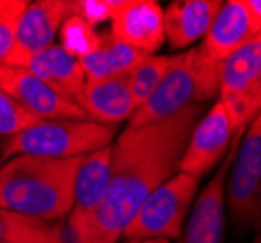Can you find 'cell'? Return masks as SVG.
I'll use <instances>...</instances> for the list:
<instances>
[{"instance_id": "cell-1", "label": "cell", "mask_w": 261, "mask_h": 243, "mask_svg": "<svg viewBox=\"0 0 261 243\" xmlns=\"http://www.w3.org/2000/svg\"><path fill=\"white\" fill-rule=\"evenodd\" d=\"M207 109V103H195L166 121L127 127L115 138L109 193L80 243H117L123 237L142 202L179 173L187 142Z\"/></svg>"}, {"instance_id": "cell-2", "label": "cell", "mask_w": 261, "mask_h": 243, "mask_svg": "<svg viewBox=\"0 0 261 243\" xmlns=\"http://www.w3.org/2000/svg\"><path fill=\"white\" fill-rule=\"evenodd\" d=\"M82 158L16 156L0 166V208L47 222H65L74 204Z\"/></svg>"}, {"instance_id": "cell-3", "label": "cell", "mask_w": 261, "mask_h": 243, "mask_svg": "<svg viewBox=\"0 0 261 243\" xmlns=\"http://www.w3.org/2000/svg\"><path fill=\"white\" fill-rule=\"evenodd\" d=\"M115 136V125L74 119L39 121L22 133L4 138L0 146V162H6L16 156H35L53 160L80 158L113 146Z\"/></svg>"}, {"instance_id": "cell-4", "label": "cell", "mask_w": 261, "mask_h": 243, "mask_svg": "<svg viewBox=\"0 0 261 243\" xmlns=\"http://www.w3.org/2000/svg\"><path fill=\"white\" fill-rule=\"evenodd\" d=\"M259 29L244 0L222 2L215 22L203 41L193 47L195 53L197 103L218 100L220 68L244 43H248Z\"/></svg>"}, {"instance_id": "cell-5", "label": "cell", "mask_w": 261, "mask_h": 243, "mask_svg": "<svg viewBox=\"0 0 261 243\" xmlns=\"http://www.w3.org/2000/svg\"><path fill=\"white\" fill-rule=\"evenodd\" d=\"M199 183L195 175L175 173L142 202L123 237L177 241L199 195Z\"/></svg>"}, {"instance_id": "cell-6", "label": "cell", "mask_w": 261, "mask_h": 243, "mask_svg": "<svg viewBox=\"0 0 261 243\" xmlns=\"http://www.w3.org/2000/svg\"><path fill=\"white\" fill-rule=\"evenodd\" d=\"M232 129H246L261 113V34L244 43L220 68L218 100Z\"/></svg>"}, {"instance_id": "cell-7", "label": "cell", "mask_w": 261, "mask_h": 243, "mask_svg": "<svg viewBox=\"0 0 261 243\" xmlns=\"http://www.w3.org/2000/svg\"><path fill=\"white\" fill-rule=\"evenodd\" d=\"M226 204L236 226L261 230V113L248 125L230 166Z\"/></svg>"}, {"instance_id": "cell-8", "label": "cell", "mask_w": 261, "mask_h": 243, "mask_svg": "<svg viewBox=\"0 0 261 243\" xmlns=\"http://www.w3.org/2000/svg\"><path fill=\"white\" fill-rule=\"evenodd\" d=\"M197 103V78H195V53L193 49L175 53L170 58V67L160 86L150 100L141 105L130 117L129 127H146L166 121L184 109Z\"/></svg>"}, {"instance_id": "cell-9", "label": "cell", "mask_w": 261, "mask_h": 243, "mask_svg": "<svg viewBox=\"0 0 261 243\" xmlns=\"http://www.w3.org/2000/svg\"><path fill=\"white\" fill-rule=\"evenodd\" d=\"M248 129V127H246ZM246 129H240L234 134L228 154L220 162L217 171L208 183L197 195L191 214L185 222V228L179 239L174 243H222L224 239V200H226V177L234 156L238 152L242 136Z\"/></svg>"}, {"instance_id": "cell-10", "label": "cell", "mask_w": 261, "mask_h": 243, "mask_svg": "<svg viewBox=\"0 0 261 243\" xmlns=\"http://www.w3.org/2000/svg\"><path fill=\"white\" fill-rule=\"evenodd\" d=\"M72 16L68 0H35L28 2L16 27L14 45L6 67L25 68L37 53L55 45L61 25Z\"/></svg>"}, {"instance_id": "cell-11", "label": "cell", "mask_w": 261, "mask_h": 243, "mask_svg": "<svg viewBox=\"0 0 261 243\" xmlns=\"http://www.w3.org/2000/svg\"><path fill=\"white\" fill-rule=\"evenodd\" d=\"M111 146L82 158L74 185V204L66 222L70 243H80L88 228L92 226L98 210L106 202L111 183Z\"/></svg>"}, {"instance_id": "cell-12", "label": "cell", "mask_w": 261, "mask_h": 243, "mask_svg": "<svg viewBox=\"0 0 261 243\" xmlns=\"http://www.w3.org/2000/svg\"><path fill=\"white\" fill-rule=\"evenodd\" d=\"M234 134L236 131L232 129L224 105L215 101L193 129L179 164V171L201 179L211 169L218 167L224 156L228 154Z\"/></svg>"}, {"instance_id": "cell-13", "label": "cell", "mask_w": 261, "mask_h": 243, "mask_svg": "<svg viewBox=\"0 0 261 243\" xmlns=\"http://www.w3.org/2000/svg\"><path fill=\"white\" fill-rule=\"evenodd\" d=\"M0 88L12 96L23 109H28L32 115L43 121H53V119L90 121L86 113L76 103L59 96L53 88H49L43 80H39L28 68L0 65Z\"/></svg>"}, {"instance_id": "cell-14", "label": "cell", "mask_w": 261, "mask_h": 243, "mask_svg": "<svg viewBox=\"0 0 261 243\" xmlns=\"http://www.w3.org/2000/svg\"><path fill=\"white\" fill-rule=\"evenodd\" d=\"M109 32L142 55H156L166 43L162 6L156 0H123Z\"/></svg>"}, {"instance_id": "cell-15", "label": "cell", "mask_w": 261, "mask_h": 243, "mask_svg": "<svg viewBox=\"0 0 261 243\" xmlns=\"http://www.w3.org/2000/svg\"><path fill=\"white\" fill-rule=\"evenodd\" d=\"M222 8L220 0H175L164 10L166 41L172 51L201 43Z\"/></svg>"}, {"instance_id": "cell-16", "label": "cell", "mask_w": 261, "mask_h": 243, "mask_svg": "<svg viewBox=\"0 0 261 243\" xmlns=\"http://www.w3.org/2000/svg\"><path fill=\"white\" fill-rule=\"evenodd\" d=\"M76 105L86 113L90 121L115 127L121 121H130V117L139 109L130 96L127 76L86 80Z\"/></svg>"}, {"instance_id": "cell-17", "label": "cell", "mask_w": 261, "mask_h": 243, "mask_svg": "<svg viewBox=\"0 0 261 243\" xmlns=\"http://www.w3.org/2000/svg\"><path fill=\"white\" fill-rule=\"evenodd\" d=\"M25 68L72 103L80 100L82 89L86 86V74L80 67V60L59 43L37 53Z\"/></svg>"}, {"instance_id": "cell-18", "label": "cell", "mask_w": 261, "mask_h": 243, "mask_svg": "<svg viewBox=\"0 0 261 243\" xmlns=\"http://www.w3.org/2000/svg\"><path fill=\"white\" fill-rule=\"evenodd\" d=\"M146 55L119 41L109 29L99 32V43L90 55L80 58V67L86 80H106V78L129 76L130 70Z\"/></svg>"}, {"instance_id": "cell-19", "label": "cell", "mask_w": 261, "mask_h": 243, "mask_svg": "<svg viewBox=\"0 0 261 243\" xmlns=\"http://www.w3.org/2000/svg\"><path fill=\"white\" fill-rule=\"evenodd\" d=\"M0 243H70L65 222H47L0 208Z\"/></svg>"}, {"instance_id": "cell-20", "label": "cell", "mask_w": 261, "mask_h": 243, "mask_svg": "<svg viewBox=\"0 0 261 243\" xmlns=\"http://www.w3.org/2000/svg\"><path fill=\"white\" fill-rule=\"evenodd\" d=\"M170 58L172 55H146L130 70L127 82H129L130 96L137 103V107L144 105L156 92V88L160 86L170 67Z\"/></svg>"}, {"instance_id": "cell-21", "label": "cell", "mask_w": 261, "mask_h": 243, "mask_svg": "<svg viewBox=\"0 0 261 243\" xmlns=\"http://www.w3.org/2000/svg\"><path fill=\"white\" fill-rule=\"evenodd\" d=\"M99 43V32L78 16H70L59 32V45L80 60L90 55Z\"/></svg>"}, {"instance_id": "cell-22", "label": "cell", "mask_w": 261, "mask_h": 243, "mask_svg": "<svg viewBox=\"0 0 261 243\" xmlns=\"http://www.w3.org/2000/svg\"><path fill=\"white\" fill-rule=\"evenodd\" d=\"M39 121H43V119H39L28 109H23L12 96H8L0 88V136L10 138L14 134L37 125Z\"/></svg>"}, {"instance_id": "cell-23", "label": "cell", "mask_w": 261, "mask_h": 243, "mask_svg": "<svg viewBox=\"0 0 261 243\" xmlns=\"http://www.w3.org/2000/svg\"><path fill=\"white\" fill-rule=\"evenodd\" d=\"M121 4L123 0H70V12L98 29L101 23H111Z\"/></svg>"}, {"instance_id": "cell-24", "label": "cell", "mask_w": 261, "mask_h": 243, "mask_svg": "<svg viewBox=\"0 0 261 243\" xmlns=\"http://www.w3.org/2000/svg\"><path fill=\"white\" fill-rule=\"evenodd\" d=\"M25 6H28V0H6L4 8L0 12V65H4V60L10 55L16 27Z\"/></svg>"}, {"instance_id": "cell-25", "label": "cell", "mask_w": 261, "mask_h": 243, "mask_svg": "<svg viewBox=\"0 0 261 243\" xmlns=\"http://www.w3.org/2000/svg\"><path fill=\"white\" fill-rule=\"evenodd\" d=\"M244 2H246L251 18H253V22H255V25H257V29H259L261 34V0H244Z\"/></svg>"}, {"instance_id": "cell-26", "label": "cell", "mask_w": 261, "mask_h": 243, "mask_svg": "<svg viewBox=\"0 0 261 243\" xmlns=\"http://www.w3.org/2000/svg\"><path fill=\"white\" fill-rule=\"evenodd\" d=\"M125 243H174L168 239H127Z\"/></svg>"}, {"instance_id": "cell-27", "label": "cell", "mask_w": 261, "mask_h": 243, "mask_svg": "<svg viewBox=\"0 0 261 243\" xmlns=\"http://www.w3.org/2000/svg\"><path fill=\"white\" fill-rule=\"evenodd\" d=\"M4 4H6V0H0V12H2V8H4Z\"/></svg>"}, {"instance_id": "cell-28", "label": "cell", "mask_w": 261, "mask_h": 243, "mask_svg": "<svg viewBox=\"0 0 261 243\" xmlns=\"http://www.w3.org/2000/svg\"><path fill=\"white\" fill-rule=\"evenodd\" d=\"M0 166H2V162H0Z\"/></svg>"}, {"instance_id": "cell-29", "label": "cell", "mask_w": 261, "mask_h": 243, "mask_svg": "<svg viewBox=\"0 0 261 243\" xmlns=\"http://www.w3.org/2000/svg\"><path fill=\"white\" fill-rule=\"evenodd\" d=\"M259 239H261V237H259ZM259 243H261V241H259Z\"/></svg>"}]
</instances>
